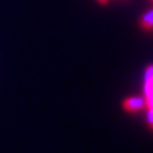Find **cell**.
Wrapping results in <instances>:
<instances>
[{
  "label": "cell",
  "mask_w": 153,
  "mask_h": 153,
  "mask_svg": "<svg viewBox=\"0 0 153 153\" xmlns=\"http://www.w3.org/2000/svg\"><path fill=\"white\" fill-rule=\"evenodd\" d=\"M140 26L144 28L146 31H151L152 27H153V10L149 9L144 16L142 17L140 19Z\"/></svg>",
  "instance_id": "3"
},
{
  "label": "cell",
  "mask_w": 153,
  "mask_h": 153,
  "mask_svg": "<svg viewBox=\"0 0 153 153\" xmlns=\"http://www.w3.org/2000/svg\"><path fill=\"white\" fill-rule=\"evenodd\" d=\"M144 92H146V101H147V107L152 108V85H153V68L149 65L146 70L144 75Z\"/></svg>",
  "instance_id": "2"
},
{
  "label": "cell",
  "mask_w": 153,
  "mask_h": 153,
  "mask_svg": "<svg viewBox=\"0 0 153 153\" xmlns=\"http://www.w3.org/2000/svg\"><path fill=\"white\" fill-rule=\"evenodd\" d=\"M147 106V101L143 97H129L124 101V108L129 112L140 111Z\"/></svg>",
  "instance_id": "1"
},
{
  "label": "cell",
  "mask_w": 153,
  "mask_h": 153,
  "mask_svg": "<svg viewBox=\"0 0 153 153\" xmlns=\"http://www.w3.org/2000/svg\"><path fill=\"white\" fill-rule=\"evenodd\" d=\"M152 115H153V111H152V108H148V124L152 126V124H153V119H152Z\"/></svg>",
  "instance_id": "4"
},
{
  "label": "cell",
  "mask_w": 153,
  "mask_h": 153,
  "mask_svg": "<svg viewBox=\"0 0 153 153\" xmlns=\"http://www.w3.org/2000/svg\"><path fill=\"white\" fill-rule=\"evenodd\" d=\"M98 1L101 3V4H106V3H107V0H98Z\"/></svg>",
  "instance_id": "5"
}]
</instances>
